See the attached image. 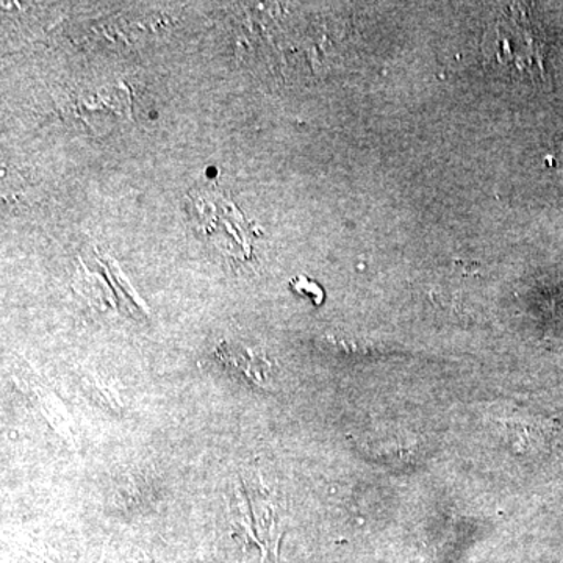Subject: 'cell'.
Wrapping results in <instances>:
<instances>
[{
  "mask_svg": "<svg viewBox=\"0 0 563 563\" xmlns=\"http://www.w3.org/2000/svg\"><path fill=\"white\" fill-rule=\"evenodd\" d=\"M485 49L493 60L509 69L532 74L533 68L543 73L542 46L539 36L523 14L510 13L493 22L485 38Z\"/></svg>",
  "mask_w": 563,
  "mask_h": 563,
  "instance_id": "6da1fadb",
  "label": "cell"
},
{
  "mask_svg": "<svg viewBox=\"0 0 563 563\" xmlns=\"http://www.w3.org/2000/svg\"><path fill=\"white\" fill-rule=\"evenodd\" d=\"M218 355L229 368L258 387L272 380V363L266 361L265 355L258 354L251 347L222 343Z\"/></svg>",
  "mask_w": 563,
  "mask_h": 563,
  "instance_id": "7a4b0ae2",
  "label": "cell"
},
{
  "mask_svg": "<svg viewBox=\"0 0 563 563\" xmlns=\"http://www.w3.org/2000/svg\"><path fill=\"white\" fill-rule=\"evenodd\" d=\"M292 288L302 296H309L312 299L314 306L322 302V292L321 288L318 287L317 284L312 280L303 279V277H299V279L292 280Z\"/></svg>",
  "mask_w": 563,
  "mask_h": 563,
  "instance_id": "3957f363",
  "label": "cell"
}]
</instances>
